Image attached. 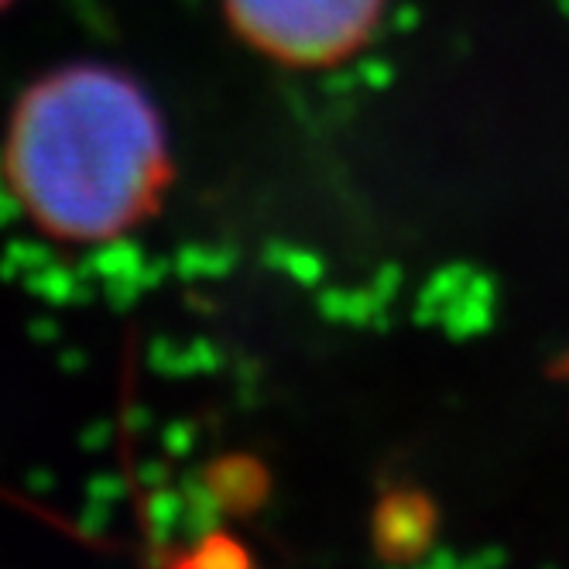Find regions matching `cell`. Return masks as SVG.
I'll return each instance as SVG.
<instances>
[{
    "instance_id": "obj_1",
    "label": "cell",
    "mask_w": 569,
    "mask_h": 569,
    "mask_svg": "<svg viewBox=\"0 0 569 569\" xmlns=\"http://www.w3.org/2000/svg\"><path fill=\"white\" fill-rule=\"evenodd\" d=\"M0 179L49 240L97 248L134 233L166 202L172 148L166 117L124 69L72 62L14 100Z\"/></svg>"
},
{
    "instance_id": "obj_2",
    "label": "cell",
    "mask_w": 569,
    "mask_h": 569,
    "mask_svg": "<svg viewBox=\"0 0 569 569\" xmlns=\"http://www.w3.org/2000/svg\"><path fill=\"white\" fill-rule=\"evenodd\" d=\"M243 46L284 69H333L371 46L388 0H220Z\"/></svg>"
},
{
    "instance_id": "obj_3",
    "label": "cell",
    "mask_w": 569,
    "mask_h": 569,
    "mask_svg": "<svg viewBox=\"0 0 569 569\" xmlns=\"http://www.w3.org/2000/svg\"><path fill=\"white\" fill-rule=\"evenodd\" d=\"M432 505L422 495L395 491L381 501L375 518V542L385 559H412L426 549L432 536Z\"/></svg>"
},
{
    "instance_id": "obj_4",
    "label": "cell",
    "mask_w": 569,
    "mask_h": 569,
    "mask_svg": "<svg viewBox=\"0 0 569 569\" xmlns=\"http://www.w3.org/2000/svg\"><path fill=\"white\" fill-rule=\"evenodd\" d=\"M176 569H254L248 552L230 539H207L199 542L186 559H179Z\"/></svg>"
},
{
    "instance_id": "obj_5",
    "label": "cell",
    "mask_w": 569,
    "mask_h": 569,
    "mask_svg": "<svg viewBox=\"0 0 569 569\" xmlns=\"http://www.w3.org/2000/svg\"><path fill=\"white\" fill-rule=\"evenodd\" d=\"M11 4H14V0H0V14H4V11H8Z\"/></svg>"
}]
</instances>
